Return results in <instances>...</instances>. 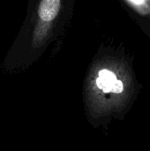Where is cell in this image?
Returning a JSON list of instances; mask_svg holds the SVG:
<instances>
[{
  "label": "cell",
  "mask_w": 150,
  "mask_h": 151,
  "mask_svg": "<svg viewBox=\"0 0 150 151\" xmlns=\"http://www.w3.org/2000/svg\"><path fill=\"white\" fill-rule=\"evenodd\" d=\"M123 88H124V86H123V83L121 81H116L113 85H112V88H111V91L115 94H118V93H121L123 91Z\"/></svg>",
  "instance_id": "cell-3"
},
{
  "label": "cell",
  "mask_w": 150,
  "mask_h": 151,
  "mask_svg": "<svg viewBox=\"0 0 150 151\" xmlns=\"http://www.w3.org/2000/svg\"><path fill=\"white\" fill-rule=\"evenodd\" d=\"M132 2H133V3H135V4H141L144 0H131Z\"/></svg>",
  "instance_id": "cell-4"
},
{
  "label": "cell",
  "mask_w": 150,
  "mask_h": 151,
  "mask_svg": "<svg viewBox=\"0 0 150 151\" xmlns=\"http://www.w3.org/2000/svg\"><path fill=\"white\" fill-rule=\"evenodd\" d=\"M117 81L116 75L106 69L99 72V78L96 80V84L99 88L103 89L104 93H109L111 91L113 83Z\"/></svg>",
  "instance_id": "cell-2"
},
{
  "label": "cell",
  "mask_w": 150,
  "mask_h": 151,
  "mask_svg": "<svg viewBox=\"0 0 150 151\" xmlns=\"http://www.w3.org/2000/svg\"><path fill=\"white\" fill-rule=\"evenodd\" d=\"M59 8L60 0H42L38 9L39 17L43 21H51L57 17Z\"/></svg>",
  "instance_id": "cell-1"
}]
</instances>
